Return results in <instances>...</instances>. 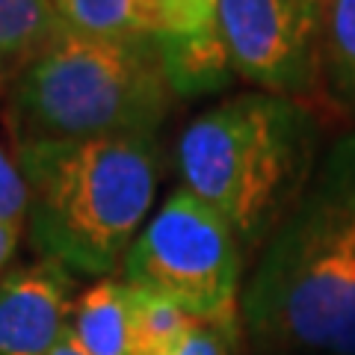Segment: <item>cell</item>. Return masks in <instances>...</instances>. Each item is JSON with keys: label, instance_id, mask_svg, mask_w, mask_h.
<instances>
[{"label": "cell", "instance_id": "18", "mask_svg": "<svg viewBox=\"0 0 355 355\" xmlns=\"http://www.w3.org/2000/svg\"><path fill=\"white\" fill-rule=\"evenodd\" d=\"M6 86H9V65H6L3 60H0V98H3Z\"/></svg>", "mask_w": 355, "mask_h": 355}, {"label": "cell", "instance_id": "2", "mask_svg": "<svg viewBox=\"0 0 355 355\" xmlns=\"http://www.w3.org/2000/svg\"><path fill=\"white\" fill-rule=\"evenodd\" d=\"M30 243L71 275L110 279L148 222L160 187L157 137L119 133L15 142Z\"/></svg>", "mask_w": 355, "mask_h": 355}, {"label": "cell", "instance_id": "6", "mask_svg": "<svg viewBox=\"0 0 355 355\" xmlns=\"http://www.w3.org/2000/svg\"><path fill=\"white\" fill-rule=\"evenodd\" d=\"M323 18L326 0H219L216 6L243 80L305 104L323 95Z\"/></svg>", "mask_w": 355, "mask_h": 355}, {"label": "cell", "instance_id": "10", "mask_svg": "<svg viewBox=\"0 0 355 355\" xmlns=\"http://www.w3.org/2000/svg\"><path fill=\"white\" fill-rule=\"evenodd\" d=\"M69 335L89 355H133L130 284L98 279L74 299Z\"/></svg>", "mask_w": 355, "mask_h": 355}, {"label": "cell", "instance_id": "5", "mask_svg": "<svg viewBox=\"0 0 355 355\" xmlns=\"http://www.w3.org/2000/svg\"><path fill=\"white\" fill-rule=\"evenodd\" d=\"M246 249L231 225L187 187H175L121 261V282L181 305L196 320L243 326Z\"/></svg>", "mask_w": 355, "mask_h": 355}, {"label": "cell", "instance_id": "14", "mask_svg": "<svg viewBox=\"0 0 355 355\" xmlns=\"http://www.w3.org/2000/svg\"><path fill=\"white\" fill-rule=\"evenodd\" d=\"M27 214H30L27 181L21 175L18 160H12V154L0 142V225L24 231Z\"/></svg>", "mask_w": 355, "mask_h": 355}, {"label": "cell", "instance_id": "11", "mask_svg": "<svg viewBox=\"0 0 355 355\" xmlns=\"http://www.w3.org/2000/svg\"><path fill=\"white\" fill-rule=\"evenodd\" d=\"M323 98L355 121V0H326Z\"/></svg>", "mask_w": 355, "mask_h": 355}, {"label": "cell", "instance_id": "17", "mask_svg": "<svg viewBox=\"0 0 355 355\" xmlns=\"http://www.w3.org/2000/svg\"><path fill=\"white\" fill-rule=\"evenodd\" d=\"M51 355H89V352H83L80 347H77L71 335H65V338L57 343V349H53Z\"/></svg>", "mask_w": 355, "mask_h": 355}, {"label": "cell", "instance_id": "13", "mask_svg": "<svg viewBox=\"0 0 355 355\" xmlns=\"http://www.w3.org/2000/svg\"><path fill=\"white\" fill-rule=\"evenodd\" d=\"M198 320L157 293L130 287L133 355H169Z\"/></svg>", "mask_w": 355, "mask_h": 355}, {"label": "cell", "instance_id": "8", "mask_svg": "<svg viewBox=\"0 0 355 355\" xmlns=\"http://www.w3.org/2000/svg\"><path fill=\"white\" fill-rule=\"evenodd\" d=\"M62 24L104 39H157L216 21L219 0H53Z\"/></svg>", "mask_w": 355, "mask_h": 355}, {"label": "cell", "instance_id": "4", "mask_svg": "<svg viewBox=\"0 0 355 355\" xmlns=\"http://www.w3.org/2000/svg\"><path fill=\"white\" fill-rule=\"evenodd\" d=\"M172 104L154 39H104L62 27L18 69L6 119L12 142L157 137Z\"/></svg>", "mask_w": 355, "mask_h": 355}, {"label": "cell", "instance_id": "7", "mask_svg": "<svg viewBox=\"0 0 355 355\" xmlns=\"http://www.w3.org/2000/svg\"><path fill=\"white\" fill-rule=\"evenodd\" d=\"M74 275L39 258L0 275V355H51L69 335Z\"/></svg>", "mask_w": 355, "mask_h": 355}, {"label": "cell", "instance_id": "19", "mask_svg": "<svg viewBox=\"0 0 355 355\" xmlns=\"http://www.w3.org/2000/svg\"><path fill=\"white\" fill-rule=\"evenodd\" d=\"M258 355H282V352H258Z\"/></svg>", "mask_w": 355, "mask_h": 355}, {"label": "cell", "instance_id": "9", "mask_svg": "<svg viewBox=\"0 0 355 355\" xmlns=\"http://www.w3.org/2000/svg\"><path fill=\"white\" fill-rule=\"evenodd\" d=\"M154 44L175 101L219 95L240 77L219 21L190 33H163Z\"/></svg>", "mask_w": 355, "mask_h": 355}, {"label": "cell", "instance_id": "3", "mask_svg": "<svg viewBox=\"0 0 355 355\" xmlns=\"http://www.w3.org/2000/svg\"><path fill=\"white\" fill-rule=\"evenodd\" d=\"M323 151L314 107L284 95L237 92L202 110L178 139L181 187L261 249L302 193Z\"/></svg>", "mask_w": 355, "mask_h": 355}, {"label": "cell", "instance_id": "1", "mask_svg": "<svg viewBox=\"0 0 355 355\" xmlns=\"http://www.w3.org/2000/svg\"><path fill=\"white\" fill-rule=\"evenodd\" d=\"M258 352L355 355V130L320 151L240 296Z\"/></svg>", "mask_w": 355, "mask_h": 355}, {"label": "cell", "instance_id": "15", "mask_svg": "<svg viewBox=\"0 0 355 355\" xmlns=\"http://www.w3.org/2000/svg\"><path fill=\"white\" fill-rule=\"evenodd\" d=\"M237 335H240V326H222V323L198 320L169 355H234Z\"/></svg>", "mask_w": 355, "mask_h": 355}, {"label": "cell", "instance_id": "16", "mask_svg": "<svg viewBox=\"0 0 355 355\" xmlns=\"http://www.w3.org/2000/svg\"><path fill=\"white\" fill-rule=\"evenodd\" d=\"M18 240H21V231L9 228V225H0V270H6V263L15 258Z\"/></svg>", "mask_w": 355, "mask_h": 355}, {"label": "cell", "instance_id": "12", "mask_svg": "<svg viewBox=\"0 0 355 355\" xmlns=\"http://www.w3.org/2000/svg\"><path fill=\"white\" fill-rule=\"evenodd\" d=\"M53 0H0V60L24 65L62 33Z\"/></svg>", "mask_w": 355, "mask_h": 355}]
</instances>
